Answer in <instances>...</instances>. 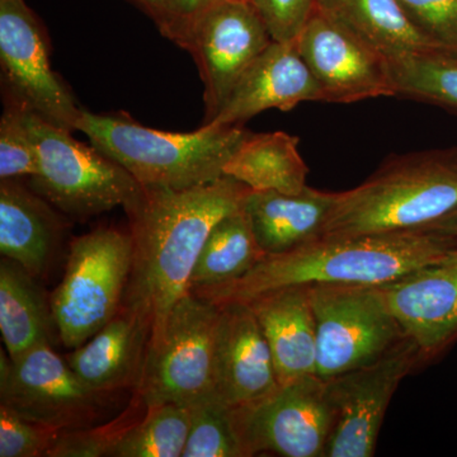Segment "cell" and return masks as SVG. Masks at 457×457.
<instances>
[{"label": "cell", "mask_w": 457, "mask_h": 457, "mask_svg": "<svg viewBox=\"0 0 457 457\" xmlns=\"http://www.w3.org/2000/svg\"><path fill=\"white\" fill-rule=\"evenodd\" d=\"M251 191L224 176L187 189L143 187L123 207L134 253L122 306L149 324V352L161 342L171 309L189 294L192 272L212 228L239 210Z\"/></svg>", "instance_id": "cell-1"}, {"label": "cell", "mask_w": 457, "mask_h": 457, "mask_svg": "<svg viewBox=\"0 0 457 457\" xmlns=\"http://www.w3.org/2000/svg\"><path fill=\"white\" fill-rule=\"evenodd\" d=\"M457 239L428 230L320 237L263 260L237 281L197 293L222 305L291 286H383L444 260Z\"/></svg>", "instance_id": "cell-2"}, {"label": "cell", "mask_w": 457, "mask_h": 457, "mask_svg": "<svg viewBox=\"0 0 457 457\" xmlns=\"http://www.w3.org/2000/svg\"><path fill=\"white\" fill-rule=\"evenodd\" d=\"M456 209V146L394 155L338 192L323 237L425 230Z\"/></svg>", "instance_id": "cell-3"}, {"label": "cell", "mask_w": 457, "mask_h": 457, "mask_svg": "<svg viewBox=\"0 0 457 457\" xmlns=\"http://www.w3.org/2000/svg\"><path fill=\"white\" fill-rule=\"evenodd\" d=\"M77 131L125 168L143 187L187 189L224 177V168L251 131L243 125L207 123L194 132L146 128L129 113L82 108Z\"/></svg>", "instance_id": "cell-4"}, {"label": "cell", "mask_w": 457, "mask_h": 457, "mask_svg": "<svg viewBox=\"0 0 457 457\" xmlns=\"http://www.w3.org/2000/svg\"><path fill=\"white\" fill-rule=\"evenodd\" d=\"M132 253L130 231L119 228H96L71 242L64 276L50 299L66 348L82 345L121 311Z\"/></svg>", "instance_id": "cell-5"}, {"label": "cell", "mask_w": 457, "mask_h": 457, "mask_svg": "<svg viewBox=\"0 0 457 457\" xmlns=\"http://www.w3.org/2000/svg\"><path fill=\"white\" fill-rule=\"evenodd\" d=\"M38 161L32 189L74 219H89L131 203L143 186L125 168L25 107Z\"/></svg>", "instance_id": "cell-6"}, {"label": "cell", "mask_w": 457, "mask_h": 457, "mask_svg": "<svg viewBox=\"0 0 457 457\" xmlns=\"http://www.w3.org/2000/svg\"><path fill=\"white\" fill-rule=\"evenodd\" d=\"M317 329V376L329 380L383 357L404 338L378 286H308Z\"/></svg>", "instance_id": "cell-7"}, {"label": "cell", "mask_w": 457, "mask_h": 457, "mask_svg": "<svg viewBox=\"0 0 457 457\" xmlns=\"http://www.w3.org/2000/svg\"><path fill=\"white\" fill-rule=\"evenodd\" d=\"M221 308L187 294L171 309L163 337L147 354L139 392L147 408L189 405L213 392L215 345Z\"/></svg>", "instance_id": "cell-8"}, {"label": "cell", "mask_w": 457, "mask_h": 457, "mask_svg": "<svg viewBox=\"0 0 457 457\" xmlns=\"http://www.w3.org/2000/svg\"><path fill=\"white\" fill-rule=\"evenodd\" d=\"M233 420L245 457H324L336 411L327 380L309 375L233 408Z\"/></svg>", "instance_id": "cell-9"}, {"label": "cell", "mask_w": 457, "mask_h": 457, "mask_svg": "<svg viewBox=\"0 0 457 457\" xmlns=\"http://www.w3.org/2000/svg\"><path fill=\"white\" fill-rule=\"evenodd\" d=\"M108 396L84 383L51 343L16 360L0 352V404L33 422L62 432L97 425L106 411Z\"/></svg>", "instance_id": "cell-10"}, {"label": "cell", "mask_w": 457, "mask_h": 457, "mask_svg": "<svg viewBox=\"0 0 457 457\" xmlns=\"http://www.w3.org/2000/svg\"><path fill=\"white\" fill-rule=\"evenodd\" d=\"M417 369V345L404 337L375 362L327 380L336 423L324 457L374 456L394 394Z\"/></svg>", "instance_id": "cell-11"}, {"label": "cell", "mask_w": 457, "mask_h": 457, "mask_svg": "<svg viewBox=\"0 0 457 457\" xmlns=\"http://www.w3.org/2000/svg\"><path fill=\"white\" fill-rule=\"evenodd\" d=\"M0 62L7 97L53 125L77 131L83 107L51 69L46 33L25 0H0Z\"/></svg>", "instance_id": "cell-12"}, {"label": "cell", "mask_w": 457, "mask_h": 457, "mask_svg": "<svg viewBox=\"0 0 457 457\" xmlns=\"http://www.w3.org/2000/svg\"><path fill=\"white\" fill-rule=\"evenodd\" d=\"M272 41L252 3L220 0L198 21L182 49L194 56L204 82V125L219 116L240 78Z\"/></svg>", "instance_id": "cell-13"}, {"label": "cell", "mask_w": 457, "mask_h": 457, "mask_svg": "<svg viewBox=\"0 0 457 457\" xmlns=\"http://www.w3.org/2000/svg\"><path fill=\"white\" fill-rule=\"evenodd\" d=\"M328 104L395 97L386 59L315 7L296 38Z\"/></svg>", "instance_id": "cell-14"}, {"label": "cell", "mask_w": 457, "mask_h": 457, "mask_svg": "<svg viewBox=\"0 0 457 457\" xmlns=\"http://www.w3.org/2000/svg\"><path fill=\"white\" fill-rule=\"evenodd\" d=\"M403 333L414 342L420 368L457 343V246L444 260L378 286Z\"/></svg>", "instance_id": "cell-15"}, {"label": "cell", "mask_w": 457, "mask_h": 457, "mask_svg": "<svg viewBox=\"0 0 457 457\" xmlns=\"http://www.w3.org/2000/svg\"><path fill=\"white\" fill-rule=\"evenodd\" d=\"M213 392L231 408L257 402L279 386L269 342L245 303L220 305Z\"/></svg>", "instance_id": "cell-16"}, {"label": "cell", "mask_w": 457, "mask_h": 457, "mask_svg": "<svg viewBox=\"0 0 457 457\" xmlns=\"http://www.w3.org/2000/svg\"><path fill=\"white\" fill-rule=\"evenodd\" d=\"M303 102H324L320 87L296 41L273 40L240 78L212 122L243 125L263 111H290Z\"/></svg>", "instance_id": "cell-17"}, {"label": "cell", "mask_w": 457, "mask_h": 457, "mask_svg": "<svg viewBox=\"0 0 457 457\" xmlns=\"http://www.w3.org/2000/svg\"><path fill=\"white\" fill-rule=\"evenodd\" d=\"M149 345L145 319L122 306L110 323L69 354L68 363L96 392H135L143 378Z\"/></svg>", "instance_id": "cell-18"}, {"label": "cell", "mask_w": 457, "mask_h": 457, "mask_svg": "<svg viewBox=\"0 0 457 457\" xmlns=\"http://www.w3.org/2000/svg\"><path fill=\"white\" fill-rule=\"evenodd\" d=\"M245 303L269 342L278 384L317 375V329L308 286L267 291Z\"/></svg>", "instance_id": "cell-19"}, {"label": "cell", "mask_w": 457, "mask_h": 457, "mask_svg": "<svg viewBox=\"0 0 457 457\" xmlns=\"http://www.w3.org/2000/svg\"><path fill=\"white\" fill-rule=\"evenodd\" d=\"M337 195L309 186L296 195L251 191L243 210L262 251L282 254L323 237Z\"/></svg>", "instance_id": "cell-20"}, {"label": "cell", "mask_w": 457, "mask_h": 457, "mask_svg": "<svg viewBox=\"0 0 457 457\" xmlns=\"http://www.w3.org/2000/svg\"><path fill=\"white\" fill-rule=\"evenodd\" d=\"M50 204L16 179L0 183V253L33 278L49 269L64 228Z\"/></svg>", "instance_id": "cell-21"}, {"label": "cell", "mask_w": 457, "mask_h": 457, "mask_svg": "<svg viewBox=\"0 0 457 457\" xmlns=\"http://www.w3.org/2000/svg\"><path fill=\"white\" fill-rule=\"evenodd\" d=\"M315 7L385 59L442 50L417 29L399 0H317Z\"/></svg>", "instance_id": "cell-22"}, {"label": "cell", "mask_w": 457, "mask_h": 457, "mask_svg": "<svg viewBox=\"0 0 457 457\" xmlns=\"http://www.w3.org/2000/svg\"><path fill=\"white\" fill-rule=\"evenodd\" d=\"M56 330L50 300L45 299L36 278L17 262H0V332L12 360L51 343Z\"/></svg>", "instance_id": "cell-23"}, {"label": "cell", "mask_w": 457, "mask_h": 457, "mask_svg": "<svg viewBox=\"0 0 457 457\" xmlns=\"http://www.w3.org/2000/svg\"><path fill=\"white\" fill-rule=\"evenodd\" d=\"M299 141L284 131L251 132L225 165L224 174L252 191L300 194L306 187L309 168L297 149Z\"/></svg>", "instance_id": "cell-24"}, {"label": "cell", "mask_w": 457, "mask_h": 457, "mask_svg": "<svg viewBox=\"0 0 457 457\" xmlns=\"http://www.w3.org/2000/svg\"><path fill=\"white\" fill-rule=\"evenodd\" d=\"M264 255L242 206L212 228L192 272L189 293L237 281L257 266Z\"/></svg>", "instance_id": "cell-25"}, {"label": "cell", "mask_w": 457, "mask_h": 457, "mask_svg": "<svg viewBox=\"0 0 457 457\" xmlns=\"http://www.w3.org/2000/svg\"><path fill=\"white\" fill-rule=\"evenodd\" d=\"M386 62L395 97L432 104L457 116V54L431 51Z\"/></svg>", "instance_id": "cell-26"}, {"label": "cell", "mask_w": 457, "mask_h": 457, "mask_svg": "<svg viewBox=\"0 0 457 457\" xmlns=\"http://www.w3.org/2000/svg\"><path fill=\"white\" fill-rule=\"evenodd\" d=\"M188 432V405L167 403L149 407L120 442L113 457H182Z\"/></svg>", "instance_id": "cell-27"}, {"label": "cell", "mask_w": 457, "mask_h": 457, "mask_svg": "<svg viewBox=\"0 0 457 457\" xmlns=\"http://www.w3.org/2000/svg\"><path fill=\"white\" fill-rule=\"evenodd\" d=\"M188 407L189 432L182 457H245L230 405L212 393Z\"/></svg>", "instance_id": "cell-28"}, {"label": "cell", "mask_w": 457, "mask_h": 457, "mask_svg": "<svg viewBox=\"0 0 457 457\" xmlns=\"http://www.w3.org/2000/svg\"><path fill=\"white\" fill-rule=\"evenodd\" d=\"M146 411L145 400L134 392L129 407L110 422L62 432L47 457H113L120 442Z\"/></svg>", "instance_id": "cell-29"}, {"label": "cell", "mask_w": 457, "mask_h": 457, "mask_svg": "<svg viewBox=\"0 0 457 457\" xmlns=\"http://www.w3.org/2000/svg\"><path fill=\"white\" fill-rule=\"evenodd\" d=\"M37 154L25 120V106L7 97L0 120V179L35 177Z\"/></svg>", "instance_id": "cell-30"}, {"label": "cell", "mask_w": 457, "mask_h": 457, "mask_svg": "<svg viewBox=\"0 0 457 457\" xmlns=\"http://www.w3.org/2000/svg\"><path fill=\"white\" fill-rule=\"evenodd\" d=\"M62 433L0 404V457L47 456Z\"/></svg>", "instance_id": "cell-31"}, {"label": "cell", "mask_w": 457, "mask_h": 457, "mask_svg": "<svg viewBox=\"0 0 457 457\" xmlns=\"http://www.w3.org/2000/svg\"><path fill=\"white\" fill-rule=\"evenodd\" d=\"M411 22L440 49L457 54V0H399Z\"/></svg>", "instance_id": "cell-32"}, {"label": "cell", "mask_w": 457, "mask_h": 457, "mask_svg": "<svg viewBox=\"0 0 457 457\" xmlns=\"http://www.w3.org/2000/svg\"><path fill=\"white\" fill-rule=\"evenodd\" d=\"M269 27L273 40L291 42L299 37L317 0H252Z\"/></svg>", "instance_id": "cell-33"}, {"label": "cell", "mask_w": 457, "mask_h": 457, "mask_svg": "<svg viewBox=\"0 0 457 457\" xmlns=\"http://www.w3.org/2000/svg\"><path fill=\"white\" fill-rule=\"evenodd\" d=\"M218 2L220 0H162L155 25L162 35L183 47L198 21Z\"/></svg>", "instance_id": "cell-34"}, {"label": "cell", "mask_w": 457, "mask_h": 457, "mask_svg": "<svg viewBox=\"0 0 457 457\" xmlns=\"http://www.w3.org/2000/svg\"><path fill=\"white\" fill-rule=\"evenodd\" d=\"M425 230L433 231V233L442 234L457 239V209L455 212L449 213V215L442 218L441 220L433 222Z\"/></svg>", "instance_id": "cell-35"}, {"label": "cell", "mask_w": 457, "mask_h": 457, "mask_svg": "<svg viewBox=\"0 0 457 457\" xmlns=\"http://www.w3.org/2000/svg\"><path fill=\"white\" fill-rule=\"evenodd\" d=\"M130 2L137 4L141 11L145 12L154 22L158 21L159 14H161L162 0H130Z\"/></svg>", "instance_id": "cell-36"}, {"label": "cell", "mask_w": 457, "mask_h": 457, "mask_svg": "<svg viewBox=\"0 0 457 457\" xmlns=\"http://www.w3.org/2000/svg\"><path fill=\"white\" fill-rule=\"evenodd\" d=\"M233 2H246V3H252V0H233Z\"/></svg>", "instance_id": "cell-37"}]
</instances>
